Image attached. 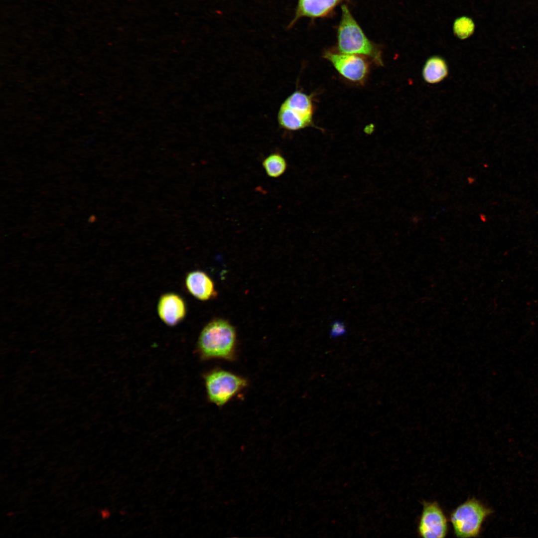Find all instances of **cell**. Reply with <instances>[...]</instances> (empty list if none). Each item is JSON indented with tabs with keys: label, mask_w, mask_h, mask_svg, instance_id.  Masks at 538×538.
I'll list each match as a JSON object with an SVG mask.
<instances>
[{
	"label": "cell",
	"mask_w": 538,
	"mask_h": 538,
	"mask_svg": "<svg viewBox=\"0 0 538 538\" xmlns=\"http://www.w3.org/2000/svg\"><path fill=\"white\" fill-rule=\"evenodd\" d=\"M474 27V23L470 18L462 16L456 19L454 23V33L459 38L466 39L473 33Z\"/></svg>",
	"instance_id": "cell-13"
},
{
	"label": "cell",
	"mask_w": 538,
	"mask_h": 538,
	"mask_svg": "<svg viewBox=\"0 0 538 538\" xmlns=\"http://www.w3.org/2000/svg\"><path fill=\"white\" fill-rule=\"evenodd\" d=\"M184 284L188 292L199 300L207 301L218 296L214 280L203 270L189 272L185 276Z\"/></svg>",
	"instance_id": "cell-9"
},
{
	"label": "cell",
	"mask_w": 538,
	"mask_h": 538,
	"mask_svg": "<svg viewBox=\"0 0 538 538\" xmlns=\"http://www.w3.org/2000/svg\"><path fill=\"white\" fill-rule=\"evenodd\" d=\"M279 109L301 124L312 126L314 107L312 96L296 90L281 104Z\"/></svg>",
	"instance_id": "cell-7"
},
{
	"label": "cell",
	"mask_w": 538,
	"mask_h": 538,
	"mask_svg": "<svg viewBox=\"0 0 538 538\" xmlns=\"http://www.w3.org/2000/svg\"><path fill=\"white\" fill-rule=\"evenodd\" d=\"M204 379L208 399L219 406L227 404L248 383L245 378L220 369L208 372Z\"/></svg>",
	"instance_id": "cell-3"
},
{
	"label": "cell",
	"mask_w": 538,
	"mask_h": 538,
	"mask_svg": "<svg viewBox=\"0 0 538 538\" xmlns=\"http://www.w3.org/2000/svg\"><path fill=\"white\" fill-rule=\"evenodd\" d=\"M262 165L267 175L273 178L283 175L287 167L285 158L278 152L272 153L265 158Z\"/></svg>",
	"instance_id": "cell-12"
},
{
	"label": "cell",
	"mask_w": 538,
	"mask_h": 538,
	"mask_svg": "<svg viewBox=\"0 0 538 538\" xmlns=\"http://www.w3.org/2000/svg\"><path fill=\"white\" fill-rule=\"evenodd\" d=\"M343 0H298L291 26L300 17L316 18L326 16Z\"/></svg>",
	"instance_id": "cell-10"
},
{
	"label": "cell",
	"mask_w": 538,
	"mask_h": 538,
	"mask_svg": "<svg viewBox=\"0 0 538 538\" xmlns=\"http://www.w3.org/2000/svg\"><path fill=\"white\" fill-rule=\"evenodd\" d=\"M323 56L345 79L356 83H362L366 79L369 66L362 56L327 51Z\"/></svg>",
	"instance_id": "cell-5"
},
{
	"label": "cell",
	"mask_w": 538,
	"mask_h": 538,
	"mask_svg": "<svg viewBox=\"0 0 538 538\" xmlns=\"http://www.w3.org/2000/svg\"><path fill=\"white\" fill-rule=\"evenodd\" d=\"M448 530L446 518L435 502L423 503L418 526L419 535L423 538H444Z\"/></svg>",
	"instance_id": "cell-6"
},
{
	"label": "cell",
	"mask_w": 538,
	"mask_h": 538,
	"mask_svg": "<svg viewBox=\"0 0 538 538\" xmlns=\"http://www.w3.org/2000/svg\"><path fill=\"white\" fill-rule=\"evenodd\" d=\"M347 329L344 323L339 320H334L331 324L330 337L334 339L345 335Z\"/></svg>",
	"instance_id": "cell-14"
},
{
	"label": "cell",
	"mask_w": 538,
	"mask_h": 538,
	"mask_svg": "<svg viewBox=\"0 0 538 538\" xmlns=\"http://www.w3.org/2000/svg\"><path fill=\"white\" fill-rule=\"evenodd\" d=\"M157 312L163 323L173 327L185 318L187 314V305L179 294L167 292L160 296L157 305Z\"/></svg>",
	"instance_id": "cell-8"
},
{
	"label": "cell",
	"mask_w": 538,
	"mask_h": 538,
	"mask_svg": "<svg viewBox=\"0 0 538 538\" xmlns=\"http://www.w3.org/2000/svg\"><path fill=\"white\" fill-rule=\"evenodd\" d=\"M237 344L235 327L228 319L216 317L208 322L201 330L197 342V350L203 360L232 361L235 358Z\"/></svg>",
	"instance_id": "cell-1"
},
{
	"label": "cell",
	"mask_w": 538,
	"mask_h": 538,
	"mask_svg": "<svg viewBox=\"0 0 538 538\" xmlns=\"http://www.w3.org/2000/svg\"><path fill=\"white\" fill-rule=\"evenodd\" d=\"M492 513L477 500L472 498L459 505L451 513L450 521L458 538L477 537L482 524Z\"/></svg>",
	"instance_id": "cell-4"
},
{
	"label": "cell",
	"mask_w": 538,
	"mask_h": 538,
	"mask_svg": "<svg viewBox=\"0 0 538 538\" xmlns=\"http://www.w3.org/2000/svg\"><path fill=\"white\" fill-rule=\"evenodd\" d=\"M337 36L338 52L367 56L378 65H383L381 51L367 38L344 4L341 6Z\"/></svg>",
	"instance_id": "cell-2"
},
{
	"label": "cell",
	"mask_w": 538,
	"mask_h": 538,
	"mask_svg": "<svg viewBox=\"0 0 538 538\" xmlns=\"http://www.w3.org/2000/svg\"><path fill=\"white\" fill-rule=\"evenodd\" d=\"M448 73V68L445 60L440 56H433L425 62L422 69L424 80L429 84L440 82L445 78Z\"/></svg>",
	"instance_id": "cell-11"
}]
</instances>
